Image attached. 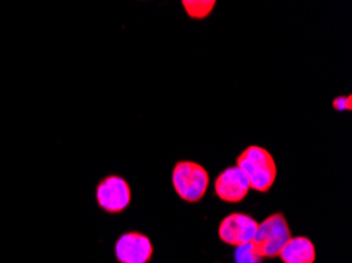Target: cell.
Wrapping results in <instances>:
<instances>
[{"label":"cell","mask_w":352,"mask_h":263,"mask_svg":"<svg viewBox=\"0 0 352 263\" xmlns=\"http://www.w3.org/2000/svg\"><path fill=\"white\" fill-rule=\"evenodd\" d=\"M237 168L247 176L250 190L258 192H267L276 180L275 159L259 145H250L239 155Z\"/></svg>","instance_id":"6da1fadb"},{"label":"cell","mask_w":352,"mask_h":263,"mask_svg":"<svg viewBox=\"0 0 352 263\" xmlns=\"http://www.w3.org/2000/svg\"><path fill=\"white\" fill-rule=\"evenodd\" d=\"M97 203L101 210L111 214L125 211L131 203V187L125 179L119 175H109L97 186Z\"/></svg>","instance_id":"277c9868"},{"label":"cell","mask_w":352,"mask_h":263,"mask_svg":"<svg viewBox=\"0 0 352 263\" xmlns=\"http://www.w3.org/2000/svg\"><path fill=\"white\" fill-rule=\"evenodd\" d=\"M333 106L337 111H343V109H351V96H346V98H338L333 101Z\"/></svg>","instance_id":"8fae6325"},{"label":"cell","mask_w":352,"mask_h":263,"mask_svg":"<svg viewBox=\"0 0 352 263\" xmlns=\"http://www.w3.org/2000/svg\"><path fill=\"white\" fill-rule=\"evenodd\" d=\"M114 254L119 263H148L153 257V244L147 235L126 232L117 238Z\"/></svg>","instance_id":"8992f818"},{"label":"cell","mask_w":352,"mask_h":263,"mask_svg":"<svg viewBox=\"0 0 352 263\" xmlns=\"http://www.w3.org/2000/svg\"><path fill=\"white\" fill-rule=\"evenodd\" d=\"M234 260L236 263H263V257H261L252 243L239 246L234 252Z\"/></svg>","instance_id":"30bf717a"},{"label":"cell","mask_w":352,"mask_h":263,"mask_svg":"<svg viewBox=\"0 0 352 263\" xmlns=\"http://www.w3.org/2000/svg\"><path fill=\"white\" fill-rule=\"evenodd\" d=\"M256 230H258V221L253 216L245 213H231L218 227V237L225 244L239 248L252 243Z\"/></svg>","instance_id":"5b68a950"},{"label":"cell","mask_w":352,"mask_h":263,"mask_svg":"<svg viewBox=\"0 0 352 263\" xmlns=\"http://www.w3.org/2000/svg\"><path fill=\"white\" fill-rule=\"evenodd\" d=\"M209 172L204 165L193 161H180L174 165L173 186L177 196L185 202H199L209 187Z\"/></svg>","instance_id":"3957f363"},{"label":"cell","mask_w":352,"mask_h":263,"mask_svg":"<svg viewBox=\"0 0 352 263\" xmlns=\"http://www.w3.org/2000/svg\"><path fill=\"white\" fill-rule=\"evenodd\" d=\"M186 14L193 19H204L212 13V10L215 8V2L209 0V2H204V0H184L182 2Z\"/></svg>","instance_id":"9c48e42d"},{"label":"cell","mask_w":352,"mask_h":263,"mask_svg":"<svg viewBox=\"0 0 352 263\" xmlns=\"http://www.w3.org/2000/svg\"><path fill=\"white\" fill-rule=\"evenodd\" d=\"M250 183L243 172L237 165L226 168L217 176L215 180V194L221 201L229 203H239L248 196Z\"/></svg>","instance_id":"52a82bcc"},{"label":"cell","mask_w":352,"mask_h":263,"mask_svg":"<svg viewBox=\"0 0 352 263\" xmlns=\"http://www.w3.org/2000/svg\"><path fill=\"white\" fill-rule=\"evenodd\" d=\"M283 263H314L316 262V248L313 241L307 237H291L280 252Z\"/></svg>","instance_id":"ba28073f"},{"label":"cell","mask_w":352,"mask_h":263,"mask_svg":"<svg viewBox=\"0 0 352 263\" xmlns=\"http://www.w3.org/2000/svg\"><path fill=\"white\" fill-rule=\"evenodd\" d=\"M291 237L292 233L285 214L274 213L258 224L252 244L263 259H276Z\"/></svg>","instance_id":"7a4b0ae2"}]
</instances>
